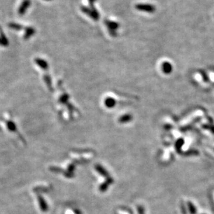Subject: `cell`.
I'll list each match as a JSON object with an SVG mask.
<instances>
[{"label": "cell", "mask_w": 214, "mask_h": 214, "mask_svg": "<svg viewBox=\"0 0 214 214\" xmlns=\"http://www.w3.org/2000/svg\"><path fill=\"white\" fill-rule=\"evenodd\" d=\"M45 1H51V0H45Z\"/></svg>", "instance_id": "9a60e30c"}, {"label": "cell", "mask_w": 214, "mask_h": 214, "mask_svg": "<svg viewBox=\"0 0 214 214\" xmlns=\"http://www.w3.org/2000/svg\"><path fill=\"white\" fill-rule=\"evenodd\" d=\"M104 25L107 27L108 32L112 37H116L117 35V30L120 27V24L116 22L109 20L108 19H105L104 21Z\"/></svg>", "instance_id": "7a4b0ae2"}, {"label": "cell", "mask_w": 214, "mask_h": 214, "mask_svg": "<svg viewBox=\"0 0 214 214\" xmlns=\"http://www.w3.org/2000/svg\"><path fill=\"white\" fill-rule=\"evenodd\" d=\"M35 61H36V63L38 65H39V66L42 67L43 69H47V67H48V65H47V62L45 61V60L41 59V58H36V59H35Z\"/></svg>", "instance_id": "52a82bcc"}, {"label": "cell", "mask_w": 214, "mask_h": 214, "mask_svg": "<svg viewBox=\"0 0 214 214\" xmlns=\"http://www.w3.org/2000/svg\"><path fill=\"white\" fill-rule=\"evenodd\" d=\"M8 27H10L11 29H13L16 31H20L21 29H22V26L21 25L15 22H10L8 24Z\"/></svg>", "instance_id": "9c48e42d"}, {"label": "cell", "mask_w": 214, "mask_h": 214, "mask_svg": "<svg viewBox=\"0 0 214 214\" xmlns=\"http://www.w3.org/2000/svg\"><path fill=\"white\" fill-rule=\"evenodd\" d=\"M31 6V0H23L21 5L18 9V13L20 15H23L27 11V9Z\"/></svg>", "instance_id": "277c9868"}, {"label": "cell", "mask_w": 214, "mask_h": 214, "mask_svg": "<svg viewBox=\"0 0 214 214\" xmlns=\"http://www.w3.org/2000/svg\"><path fill=\"white\" fill-rule=\"evenodd\" d=\"M0 39L1 41V43H2L3 46H8V41L7 39V38L5 36V34H4L2 29L0 28Z\"/></svg>", "instance_id": "ba28073f"}, {"label": "cell", "mask_w": 214, "mask_h": 214, "mask_svg": "<svg viewBox=\"0 0 214 214\" xmlns=\"http://www.w3.org/2000/svg\"><path fill=\"white\" fill-rule=\"evenodd\" d=\"M204 128L210 129V130L211 131V132L214 133V127H211V126H208V125H204Z\"/></svg>", "instance_id": "7c38bea8"}, {"label": "cell", "mask_w": 214, "mask_h": 214, "mask_svg": "<svg viewBox=\"0 0 214 214\" xmlns=\"http://www.w3.org/2000/svg\"><path fill=\"white\" fill-rule=\"evenodd\" d=\"M97 1V0H88L90 6H94V4Z\"/></svg>", "instance_id": "4fadbf2b"}, {"label": "cell", "mask_w": 214, "mask_h": 214, "mask_svg": "<svg viewBox=\"0 0 214 214\" xmlns=\"http://www.w3.org/2000/svg\"><path fill=\"white\" fill-rule=\"evenodd\" d=\"M0 45H2V43H1V39H0Z\"/></svg>", "instance_id": "5bb4252c"}, {"label": "cell", "mask_w": 214, "mask_h": 214, "mask_svg": "<svg viewBox=\"0 0 214 214\" xmlns=\"http://www.w3.org/2000/svg\"><path fill=\"white\" fill-rule=\"evenodd\" d=\"M36 33V29L32 27H28L25 28V34L24 35V39L28 40L33 35Z\"/></svg>", "instance_id": "5b68a950"}, {"label": "cell", "mask_w": 214, "mask_h": 214, "mask_svg": "<svg viewBox=\"0 0 214 214\" xmlns=\"http://www.w3.org/2000/svg\"><path fill=\"white\" fill-rule=\"evenodd\" d=\"M8 124H7V126H8V129H10L11 131H15L16 129V127L15 126V124L13 122H8V123H7Z\"/></svg>", "instance_id": "8fae6325"}, {"label": "cell", "mask_w": 214, "mask_h": 214, "mask_svg": "<svg viewBox=\"0 0 214 214\" xmlns=\"http://www.w3.org/2000/svg\"><path fill=\"white\" fill-rule=\"evenodd\" d=\"M38 200H39V203H40V205H41V209L43 210V211H47V205L45 204V202H44V200H43V199H42L41 197H39V198H38Z\"/></svg>", "instance_id": "30bf717a"}, {"label": "cell", "mask_w": 214, "mask_h": 214, "mask_svg": "<svg viewBox=\"0 0 214 214\" xmlns=\"http://www.w3.org/2000/svg\"><path fill=\"white\" fill-rule=\"evenodd\" d=\"M135 8L140 11L149 13H153L156 11V7L149 4H138L136 5Z\"/></svg>", "instance_id": "3957f363"}, {"label": "cell", "mask_w": 214, "mask_h": 214, "mask_svg": "<svg viewBox=\"0 0 214 214\" xmlns=\"http://www.w3.org/2000/svg\"><path fill=\"white\" fill-rule=\"evenodd\" d=\"M81 11L94 21H98L100 19V13L95 6H82L81 7Z\"/></svg>", "instance_id": "6da1fadb"}, {"label": "cell", "mask_w": 214, "mask_h": 214, "mask_svg": "<svg viewBox=\"0 0 214 214\" xmlns=\"http://www.w3.org/2000/svg\"><path fill=\"white\" fill-rule=\"evenodd\" d=\"M162 69L164 72L168 74V73H170L173 70V66H172L170 63L166 61L162 64Z\"/></svg>", "instance_id": "8992f818"}]
</instances>
